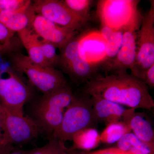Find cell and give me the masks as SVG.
Masks as SVG:
<instances>
[{
  "label": "cell",
  "mask_w": 154,
  "mask_h": 154,
  "mask_svg": "<svg viewBox=\"0 0 154 154\" xmlns=\"http://www.w3.org/2000/svg\"><path fill=\"white\" fill-rule=\"evenodd\" d=\"M57 154H68L66 152V147L65 146L64 143L62 144Z\"/></svg>",
  "instance_id": "obj_30"
},
{
  "label": "cell",
  "mask_w": 154,
  "mask_h": 154,
  "mask_svg": "<svg viewBox=\"0 0 154 154\" xmlns=\"http://www.w3.org/2000/svg\"><path fill=\"white\" fill-rule=\"evenodd\" d=\"M31 2L30 0H0V12L19 10Z\"/></svg>",
  "instance_id": "obj_27"
},
{
  "label": "cell",
  "mask_w": 154,
  "mask_h": 154,
  "mask_svg": "<svg viewBox=\"0 0 154 154\" xmlns=\"http://www.w3.org/2000/svg\"><path fill=\"white\" fill-rule=\"evenodd\" d=\"M18 33L22 45L28 52V56L33 62L42 66L52 67L45 59L40 45V37L31 28L25 29Z\"/></svg>",
  "instance_id": "obj_16"
},
{
  "label": "cell",
  "mask_w": 154,
  "mask_h": 154,
  "mask_svg": "<svg viewBox=\"0 0 154 154\" xmlns=\"http://www.w3.org/2000/svg\"><path fill=\"white\" fill-rule=\"evenodd\" d=\"M9 154H27V152L21 150L13 149Z\"/></svg>",
  "instance_id": "obj_32"
},
{
  "label": "cell",
  "mask_w": 154,
  "mask_h": 154,
  "mask_svg": "<svg viewBox=\"0 0 154 154\" xmlns=\"http://www.w3.org/2000/svg\"><path fill=\"white\" fill-rule=\"evenodd\" d=\"M84 154H128L117 147L109 148L95 151L82 152Z\"/></svg>",
  "instance_id": "obj_28"
},
{
  "label": "cell",
  "mask_w": 154,
  "mask_h": 154,
  "mask_svg": "<svg viewBox=\"0 0 154 154\" xmlns=\"http://www.w3.org/2000/svg\"><path fill=\"white\" fill-rule=\"evenodd\" d=\"M31 28L42 39L51 43L60 50L63 48L78 33L61 27L36 14Z\"/></svg>",
  "instance_id": "obj_12"
},
{
  "label": "cell",
  "mask_w": 154,
  "mask_h": 154,
  "mask_svg": "<svg viewBox=\"0 0 154 154\" xmlns=\"http://www.w3.org/2000/svg\"><path fill=\"white\" fill-rule=\"evenodd\" d=\"M40 45L42 53L48 63L52 67L59 65L60 54H57V48L54 45L40 38Z\"/></svg>",
  "instance_id": "obj_24"
},
{
  "label": "cell",
  "mask_w": 154,
  "mask_h": 154,
  "mask_svg": "<svg viewBox=\"0 0 154 154\" xmlns=\"http://www.w3.org/2000/svg\"><path fill=\"white\" fill-rule=\"evenodd\" d=\"M131 132L129 125L118 122L107 125L106 128L100 135L101 142L106 144L117 143L123 136Z\"/></svg>",
  "instance_id": "obj_21"
},
{
  "label": "cell",
  "mask_w": 154,
  "mask_h": 154,
  "mask_svg": "<svg viewBox=\"0 0 154 154\" xmlns=\"http://www.w3.org/2000/svg\"><path fill=\"white\" fill-rule=\"evenodd\" d=\"M136 0H102L98 2L97 13L101 25L115 30L122 29L140 13Z\"/></svg>",
  "instance_id": "obj_6"
},
{
  "label": "cell",
  "mask_w": 154,
  "mask_h": 154,
  "mask_svg": "<svg viewBox=\"0 0 154 154\" xmlns=\"http://www.w3.org/2000/svg\"><path fill=\"white\" fill-rule=\"evenodd\" d=\"M66 152L68 154H84L82 152L67 148H66Z\"/></svg>",
  "instance_id": "obj_31"
},
{
  "label": "cell",
  "mask_w": 154,
  "mask_h": 154,
  "mask_svg": "<svg viewBox=\"0 0 154 154\" xmlns=\"http://www.w3.org/2000/svg\"><path fill=\"white\" fill-rule=\"evenodd\" d=\"M36 14L41 15L61 27L79 32L86 23L58 0H36L32 2Z\"/></svg>",
  "instance_id": "obj_10"
},
{
  "label": "cell",
  "mask_w": 154,
  "mask_h": 154,
  "mask_svg": "<svg viewBox=\"0 0 154 154\" xmlns=\"http://www.w3.org/2000/svg\"></svg>",
  "instance_id": "obj_33"
},
{
  "label": "cell",
  "mask_w": 154,
  "mask_h": 154,
  "mask_svg": "<svg viewBox=\"0 0 154 154\" xmlns=\"http://www.w3.org/2000/svg\"><path fill=\"white\" fill-rule=\"evenodd\" d=\"M147 86L152 88L154 87V64L146 71L142 80Z\"/></svg>",
  "instance_id": "obj_29"
},
{
  "label": "cell",
  "mask_w": 154,
  "mask_h": 154,
  "mask_svg": "<svg viewBox=\"0 0 154 154\" xmlns=\"http://www.w3.org/2000/svg\"><path fill=\"white\" fill-rule=\"evenodd\" d=\"M131 131L140 140L154 148V132L150 123L142 114L135 113L128 122Z\"/></svg>",
  "instance_id": "obj_19"
},
{
  "label": "cell",
  "mask_w": 154,
  "mask_h": 154,
  "mask_svg": "<svg viewBox=\"0 0 154 154\" xmlns=\"http://www.w3.org/2000/svg\"><path fill=\"white\" fill-rule=\"evenodd\" d=\"M12 64L17 71L26 75L30 83L43 95L67 85L66 80L61 72L54 67L34 63L28 56L21 53L14 54Z\"/></svg>",
  "instance_id": "obj_3"
},
{
  "label": "cell",
  "mask_w": 154,
  "mask_h": 154,
  "mask_svg": "<svg viewBox=\"0 0 154 154\" xmlns=\"http://www.w3.org/2000/svg\"><path fill=\"white\" fill-rule=\"evenodd\" d=\"M14 149L5 125L3 107L0 104V154H9Z\"/></svg>",
  "instance_id": "obj_23"
},
{
  "label": "cell",
  "mask_w": 154,
  "mask_h": 154,
  "mask_svg": "<svg viewBox=\"0 0 154 154\" xmlns=\"http://www.w3.org/2000/svg\"><path fill=\"white\" fill-rule=\"evenodd\" d=\"M117 148L131 154H154V148L143 142L131 132L117 142Z\"/></svg>",
  "instance_id": "obj_20"
},
{
  "label": "cell",
  "mask_w": 154,
  "mask_h": 154,
  "mask_svg": "<svg viewBox=\"0 0 154 154\" xmlns=\"http://www.w3.org/2000/svg\"><path fill=\"white\" fill-rule=\"evenodd\" d=\"M97 122L91 99L75 97L64 114L60 125L50 137L64 142L71 140L73 135L81 130L94 128Z\"/></svg>",
  "instance_id": "obj_4"
},
{
  "label": "cell",
  "mask_w": 154,
  "mask_h": 154,
  "mask_svg": "<svg viewBox=\"0 0 154 154\" xmlns=\"http://www.w3.org/2000/svg\"><path fill=\"white\" fill-rule=\"evenodd\" d=\"M141 19L139 13L123 28L122 45L116 57L104 63V68L106 72L116 73L127 72L133 67L137 55V31L139 29Z\"/></svg>",
  "instance_id": "obj_9"
},
{
  "label": "cell",
  "mask_w": 154,
  "mask_h": 154,
  "mask_svg": "<svg viewBox=\"0 0 154 154\" xmlns=\"http://www.w3.org/2000/svg\"><path fill=\"white\" fill-rule=\"evenodd\" d=\"M3 114L7 132L13 145L25 143L37 137L39 127L24 113L10 111L3 107Z\"/></svg>",
  "instance_id": "obj_11"
},
{
  "label": "cell",
  "mask_w": 154,
  "mask_h": 154,
  "mask_svg": "<svg viewBox=\"0 0 154 154\" xmlns=\"http://www.w3.org/2000/svg\"><path fill=\"white\" fill-rule=\"evenodd\" d=\"M79 39L81 51L92 65L96 67L98 63H104L106 44L100 33L79 36Z\"/></svg>",
  "instance_id": "obj_15"
},
{
  "label": "cell",
  "mask_w": 154,
  "mask_h": 154,
  "mask_svg": "<svg viewBox=\"0 0 154 154\" xmlns=\"http://www.w3.org/2000/svg\"><path fill=\"white\" fill-rule=\"evenodd\" d=\"M75 97L67 85L43 95L33 108L35 121L39 129L50 137L60 125L65 112Z\"/></svg>",
  "instance_id": "obj_2"
},
{
  "label": "cell",
  "mask_w": 154,
  "mask_h": 154,
  "mask_svg": "<svg viewBox=\"0 0 154 154\" xmlns=\"http://www.w3.org/2000/svg\"><path fill=\"white\" fill-rule=\"evenodd\" d=\"M14 34L0 22V52L12 49Z\"/></svg>",
  "instance_id": "obj_25"
},
{
  "label": "cell",
  "mask_w": 154,
  "mask_h": 154,
  "mask_svg": "<svg viewBox=\"0 0 154 154\" xmlns=\"http://www.w3.org/2000/svg\"><path fill=\"white\" fill-rule=\"evenodd\" d=\"M63 143L55 138L50 137L49 141L45 145L27 152V154H57Z\"/></svg>",
  "instance_id": "obj_26"
},
{
  "label": "cell",
  "mask_w": 154,
  "mask_h": 154,
  "mask_svg": "<svg viewBox=\"0 0 154 154\" xmlns=\"http://www.w3.org/2000/svg\"><path fill=\"white\" fill-rule=\"evenodd\" d=\"M63 2L77 17L86 23L90 18L93 1L91 0H64Z\"/></svg>",
  "instance_id": "obj_22"
},
{
  "label": "cell",
  "mask_w": 154,
  "mask_h": 154,
  "mask_svg": "<svg viewBox=\"0 0 154 154\" xmlns=\"http://www.w3.org/2000/svg\"><path fill=\"white\" fill-rule=\"evenodd\" d=\"M86 95L96 96L135 109L150 110L154 101L148 86L127 72L95 76L87 82Z\"/></svg>",
  "instance_id": "obj_1"
},
{
  "label": "cell",
  "mask_w": 154,
  "mask_h": 154,
  "mask_svg": "<svg viewBox=\"0 0 154 154\" xmlns=\"http://www.w3.org/2000/svg\"><path fill=\"white\" fill-rule=\"evenodd\" d=\"M32 3L19 10L1 11L0 22L14 33L31 28L36 15Z\"/></svg>",
  "instance_id": "obj_14"
},
{
  "label": "cell",
  "mask_w": 154,
  "mask_h": 154,
  "mask_svg": "<svg viewBox=\"0 0 154 154\" xmlns=\"http://www.w3.org/2000/svg\"><path fill=\"white\" fill-rule=\"evenodd\" d=\"M137 35L135 63L131 75L142 81L146 71L154 64V2L143 18ZM143 82V81H142Z\"/></svg>",
  "instance_id": "obj_5"
},
{
  "label": "cell",
  "mask_w": 154,
  "mask_h": 154,
  "mask_svg": "<svg viewBox=\"0 0 154 154\" xmlns=\"http://www.w3.org/2000/svg\"><path fill=\"white\" fill-rule=\"evenodd\" d=\"M91 101L97 122H104L106 125L118 122L128 125L136 109H126L122 105L96 96H91Z\"/></svg>",
  "instance_id": "obj_13"
},
{
  "label": "cell",
  "mask_w": 154,
  "mask_h": 154,
  "mask_svg": "<svg viewBox=\"0 0 154 154\" xmlns=\"http://www.w3.org/2000/svg\"><path fill=\"white\" fill-rule=\"evenodd\" d=\"M60 51L59 65L73 79L88 82L94 78L96 67L81 51L79 37H75Z\"/></svg>",
  "instance_id": "obj_8"
},
{
  "label": "cell",
  "mask_w": 154,
  "mask_h": 154,
  "mask_svg": "<svg viewBox=\"0 0 154 154\" xmlns=\"http://www.w3.org/2000/svg\"><path fill=\"white\" fill-rule=\"evenodd\" d=\"M100 34L106 44L105 63L114 59L121 48L123 42V30H115L107 25H102Z\"/></svg>",
  "instance_id": "obj_17"
},
{
  "label": "cell",
  "mask_w": 154,
  "mask_h": 154,
  "mask_svg": "<svg viewBox=\"0 0 154 154\" xmlns=\"http://www.w3.org/2000/svg\"><path fill=\"white\" fill-rule=\"evenodd\" d=\"M71 140L72 146L71 149L85 152L96 148L101 142L100 135L94 128L81 130L73 135Z\"/></svg>",
  "instance_id": "obj_18"
},
{
  "label": "cell",
  "mask_w": 154,
  "mask_h": 154,
  "mask_svg": "<svg viewBox=\"0 0 154 154\" xmlns=\"http://www.w3.org/2000/svg\"><path fill=\"white\" fill-rule=\"evenodd\" d=\"M31 95L30 88L14 72H0V104L5 109L24 113V105Z\"/></svg>",
  "instance_id": "obj_7"
}]
</instances>
